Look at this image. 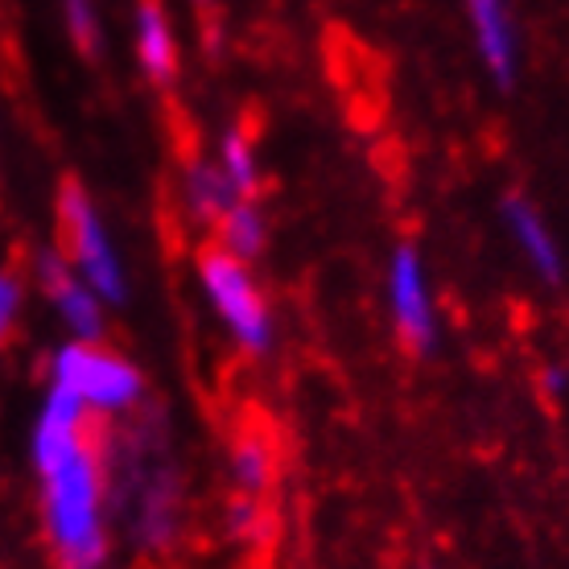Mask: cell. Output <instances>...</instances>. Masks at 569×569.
I'll list each match as a JSON object with an SVG mask.
<instances>
[{
    "mask_svg": "<svg viewBox=\"0 0 569 569\" xmlns=\"http://www.w3.org/2000/svg\"><path fill=\"white\" fill-rule=\"evenodd\" d=\"M33 467L42 483V525L62 569H103L108 520L103 455L87 438V405L50 385L33 426Z\"/></svg>",
    "mask_w": 569,
    "mask_h": 569,
    "instance_id": "cell-1",
    "label": "cell"
},
{
    "mask_svg": "<svg viewBox=\"0 0 569 569\" xmlns=\"http://www.w3.org/2000/svg\"><path fill=\"white\" fill-rule=\"evenodd\" d=\"M120 516L129 520L132 537L144 549H166L178 537V512H182V475L166 455L161 433L132 429L120 446Z\"/></svg>",
    "mask_w": 569,
    "mask_h": 569,
    "instance_id": "cell-2",
    "label": "cell"
},
{
    "mask_svg": "<svg viewBox=\"0 0 569 569\" xmlns=\"http://www.w3.org/2000/svg\"><path fill=\"white\" fill-rule=\"evenodd\" d=\"M50 385L67 388L87 405V413H129L144 397V376L124 356L100 342H62L50 359Z\"/></svg>",
    "mask_w": 569,
    "mask_h": 569,
    "instance_id": "cell-3",
    "label": "cell"
},
{
    "mask_svg": "<svg viewBox=\"0 0 569 569\" xmlns=\"http://www.w3.org/2000/svg\"><path fill=\"white\" fill-rule=\"evenodd\" d=\"M199 281L207 301L214 306L219 322L228 327V335L240 342V351L248 356H269L272 351V313L264 306L260 284L252 281L248 264L228 257L223 248L202 252L199 260Z\"/></svg>",
    "mask_w": 569,
    "mask_h": 569,
    "instance_id": "cell-4",
    "label": "cell"
},
{
    "mask_svg": "<svg viewBox=\"0 0 569 569\" xmlns=\"http://www.w3.org/2000/svg\"><path fill=\"white\" fill-rule=\"evenodd\" d=\"M58 214H62L67 264L100 293L103 306H124L129 301V272H124V260L116 252V243L108 236V228H103L96 202L87 199L79 186H62Z\"/></svg>",
    "mask_w": 569,
    "mask_h": 569,
    "instance_id": "cell-5",
    "label": "cell"
},
{
    "mask_svg": "<svg viewBox=\"0 0 569 569\" xmlns=\"http://www.w3.org/2000/svg\"><path fill=\"white\" fill-rule=\"evenodd\" d=\"M388 313H392V327H397L405 347H413L421 356L433 351L438 310H433V293L426 281V264L409 243H400L388 260Z\"/></svg>",
    "mask_w": 569,
    "mask_h": 569,
    "instance_id": "cell-6",
    "label": "cell"
},
{
    "mask_svg": "<svg viewBox=\"0 0 569 569\" xmlns=\"http://www.w3.org/2000/svg\"><path fill=\"white\" fill-rule=\"evenodd\" d=\"M38 281H42L46 298H50V306L58 310L62 327L71 330L74 342L103 339V298L67 264V257L46 252V257L38 260Z\"/></svg>",
    "mask_w": 569,
    "mask_h": 569,
    "instance_id": "cell-7",
    "label": "cell"
},
{
    "mask_svg": "<svg viewBox=\"0 0 569 569\" xmlns=\"http://www.w3.org/2000/svg\"><path fill=\"white\" fill-rule=\"evenodd\" d=\"M503 223H508V236L516 240L520 257L528 260V269L537 272L541 281L557 284L561 272H566V260H561V248H557L553 228L545 223V214L532 207L528 199H503Z\"/></svg>",
    "mask_w": 569,
    "mask_h": 569,
    "instance_id": "cell-8",
    "label": "cell"
},
{
    "mask_svg": "<svg viewBox=\"0 0 569 569\" xmlns=\"http://www.w3.org/2000/svg\"><path fill=\"white\" fill-rule=\"evenodd\" d=\"M467 17L475 29V46L479 58L491 71L499 87H508L516 79V29L512 13H508V0H467Z\"/></svg>",
    "mask_w": 569,
    "mask_h": 569,
    "instance_id": "cell-9",
    "label": "cell"
},
{
    "mask_svg": "<svg viewBox=\"0 0 569 569\" xmlns=\"http://www.w3.org/2000/svg\"><path fill=\"white\" fill-rule=\"evenodd\" d=\"M132 38H137V58H141L144 74L153 83H170L173 74H178V38H173L170 13L157 0H141L137 4Z\"/></svg>",
    "mask_w": 569,
    "mask_h": 569,
    "instance_id": "cell-10",
    "label": "cell"
},
{
    "mask_svg": "<svg viewBox=\"0 0 569 569\" xmlns=\"http://www.w3.org/2000/svg\"><path fill=\"white\" fill-rule=\"evenodd\" d=\"M228 470L240 496H257V499L269 496V487L277 483V446H272L269 433L248 429V433H240V438L231 441Z\"/></svg>",
    "mask_w": 569,
    "mask_h": 569,
    "instance_id": "cell-11",
    "label": "cell"
},
{
    "mask_svg": "<svg viewBox=\"0 0 569 569\" xmlns=\"http://www.w3.org/2000/svg\"><path fill=\"white\" fill-rule=\"evenodd\" d=\"M182 199H186V207H190V214L202 219V223H219V214L231 211L236 202H243L240 194H236V186L228 182V173L219 170V161H214V157L211 161L199 157V161H190V166H186Z\"/></svg>",
    "mask_w": 569,
    "mask_h": 569,
    "instance_id": "cell-12",
    "label": "cell"
},
{
    "mask_svg": "<svg viewBox=\"0 0 569 569\" xmlns=\"http://www.w3.org/2000/svg\"><path fill=\"white\" fill-rule=\"evenodd\" d=\"M219 248L228 252V257L236 260H257L260 252H264V240H269V219H264V211L257 207V199H243L236 202L231 211L219 214Z\"/></svg>",
    "mask_w": 569,
    "mask_h": 569,
    "instance_id": "cell-13",
    "label": "cell"
},
{
    "mask_svg": "<svg viewBox=\"0 0 569 569\" xmlns=\"http://www.w3.org/2000/svg\"><path fill=\"white\" fill-rule=\"evenodd\" d=\"M214 161H219V170L228 173V182L236 186V194H240V199H252V194H257L260 166H257V153H252V141H248L243 132L231 129L228 137L219 141Z\"/></svg>",
    "mask_w": 569,
    "mask_h": 569,
    "instance_id": "cell-14",
    "label": "cell"
},
{
    "mask_svg": "<svg viewBox=\"0 0 569 569\" xmlns=\"http://www.w3.org/2000/svg\"><path fill=\"white\" fill-rule=\"evenodd\" d=\"M228 532L236 541H264L269 532V512H264V499L257 496H240L228 503Z\"/></svg>",
    "mask_w": 569,
    "mask_h": 569,
    "instance_id": "cell-15",
    "label": "cell"
},
{
    "mask_svg": "<svg viewBox=\"0 0 569 569\" xmlns=\"http://www.w3.org/2000/svg\"><path fill=\"white\" fill-rule=\"evenodd\" d=\"M62 26L71 33V42L79 50H96L100 46V9L96 0H62Z\"/></svg>",
    "mask_w": 569,
    "mask_h": 569,
    "instance_id": "cell-16",
    "label": "cell"
},
{
    "mask_svg": "<svg viewBox=\"0 0 569 569\" xmlns=\"http://www.w3.org/2000/svg\"><path fill=\"white\" fill-rule=\"evenodd\" d=\"M17 313H21V281L13 272L0 269V342L9 339V330L17 327Z\"/></svg>",
    "mask_w": 569,
    "mask_h": 569,
    "instance_id": "cell-17",
    "label": "cell"
}]
</instances>
